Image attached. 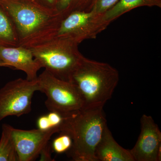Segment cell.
Returning a JSON list of instances; mask_svg holds the SVG:
<instances>
[{
  "mask_svg": "<svg viewBox=\"0 0 161 161\" xmlns=\"http://www.w3.org/2000/svg\"><path fill=\"white\" fill-rule=\"evenodd\" d=\"M14 25L19 46L31 48L56 36L61 20L56 10L37 0H0Z\"/></svg>",
  "mask_w": 161,
  "mask_h": 161,
  "instance_id": "cell-1",
  "label": "cell"
},
{
  "mask_svg": "<svg viewBox=\"0 0 161 161\" xmlns=\"http://www.w3.org/2000/svg\"><path fill=\"white\" fill-rule=\"evenodd\" d=\"M104 105L85 106L80 109L63 115L60 133L71 137L72 146L68 155L75 161H97L96 146L107 126Z\"/></svg>",
  "mask_w": 161,
  "mask_h": 161,
  "instance_id": "cell-2",
  "label": "cell"
},
{
  "mask_svg": "<svg viewBox=\"0 0 161 161\" xmlns=\"http://www.w3.org/2000/svg\"><path fill=\"white\" fill-rule=\"evenodd\" d=\"M119 78L118 70L109 64L84 56L70 82L78 89L85 106L104 105L112 98Z\"/></svg>",
  "mask_w": 161,
  "mask_h": 161,
  "instance_id": "cell-3",
  "label": "cell"
},
{
  "mask_svg": "<svg viewBox=\"0 0 161 161\" xmlns=\"http://www.w3.org/2000/svg\"><path fill=\"white\" fill-rule=\"evenodd\" d=\"M78 45L71 39L55 36L30 49L41 67L55 77L70 82L84 57Z\"/></svg>",
  "mask_w": 161,
  "mask_h": 161,
  "instance_id": "cell-4",
  "label": "cell"
},
{
  "mask_svg": "<svg viewBox=\"0 0 161 161\" xmlns=\"http://www.w3.org/2000/svg\"><path fill=\"white\" fill-rule=\"evenodd\" d=\"M40 92L46 95L45 105L50 112L64 115L82 108L84 101L75 85L61 80L44 70L38 76Z\"/></svg>",
  "mask_w": 161,
  "mask_h": 161,
  "instance_id": "cell-5",
  "label": "cell"
},
{
  "mask_svg": "<svg viewBox=\"0 0 161 161\" xmlns=\"http://www.w3.org/2000/svg\"><path fill=\"white\" fill-rule=\"evenodd\" d=\"M39 91L37 78H18L6 83L0 89V121L7 116L20 117L29 113L34 94Z\"/></svg>",
  "mask_w": 161,
  "mask_h": 161,
  "instance_id": "cell-6",
  "label": "cell"
},
{
  "mask_svg": "<svg viewBox=\"0 0 161 161\" xmlns=\"http://www.w3.org/2000/svg\"><path fill=\"white\" fill-rule=\"evenodd\" d=\"M103 14L93 10L72 12L61 20L56 36L71 39L78 44L95 39L111 23L105 20Z\"/></svg>",
  "mask_w": 161,
  "mask_h": 161,
  "instance_id": "cell-7",
  "label": "cell"
},
{
  "mask_svg": "<svg viewBox=\"0 0 161 161\" xmlns=\"http://www.w3.org/2000/svg\"><path fill=\"white\" fill-rule=\"evenodd\" d=\"M141 130L135 146L130 150L134 161L161 160V132L151 116L141 119Z\"/></svg>",
  "mask_w": 161,
  "mask_h": 161,
  "instance_id": "cell-8",
  "label": "cell"
},
{
  "mask_svg": "<svg viewBox=\"0 0 161 161\" xmlns=\"http://www.w3.org/2000/svg\"><path fill=\"white\" fill-rule=\"evenodd\" d=\"M60 132V128L47 131L36 129L23 130L13 128L12 135L19 161L34 160L54 133Z\"/></svg>",
  "mask_w": 161,
  "mask_h": 161,
  "instance_id": "cell-9",
  "label": "cell"
},
{
  "mask_svg": "<svg viewBox=\"0 0 161 161\" xmlns=\"http://www.w3.org/2000/svg\"><path fill=\"white\" fill-rule=\"evenodd\" d=\"M0 60L8 67L24 72L29 80L37 79L38 72L42 68L31 49L23 46L0 47Z\"/></svg>",
  "mask_w": 161,
  "mask_h": 161,
  "instance_id": "cell-10",
  "label": "cell"
},
{
  "mask_svg": "<svg viewBox=\"0 0 161 161\" xmlns=\"http://www.w3.org/2000/svg\"><path fill=\"white\" fill-rule=\"evenodd\" d=\"M95 155L97 161H134L130 150L117 143L108 126L95 148Z\"/></svg>",
  "mask_w": 161,
  "mask_h": 161,
  "instance_id": "cell-11",
  "label": "cell"
},
{
  "mask_svg": "<svg viewBox=\"0 0 161 161\" xmlns=\"http://www.w3.org/2000/svg\"><path fill=\"white\" fill-rule=\"evenodd\" d=\"M142 6L161 8V0H119L103 14L106 21L112 23L123 14Z\"/></svg>",
  "mask_w": 161,
  "mask_h": 161,
  "instance_id": "cell-12",
  "label": "cell"
},
{
  "mask_svg": "<svg viewBox=\"0 0 161 161\" xmlns=\"http://www.w3.org/2000/svg\"><path fill=\"white\" fill-rule=\"evenodd\" d=\"M19 46L14 25L7 13L0 5V47Z\"/></svg>",
  "mask_w": 161,
  "mask_h": 161,
  "instance_id": "cell-13",
  "label": "cell"
},
{
  "mask_svg": "<svg viewBox=\"0 0 161 161\" xmlns=\"http://www.w3.org/2000/svg\"><path fill=\"white\" fill-rule=\"evenodd\" d=\"M13 127L3 124L0 139V161H19L12 135Z\"/></svg>",
  "mask_w": 161,
  "mask_h": 161,
  "instance_id": "cell-14",
  "label": "cell"
},
{
  "mask_svg": "<svg viewBox=\"0 0 161 161\" xmlns=\"http://www.w3.org/2000/svg\"><path fill=\"white\" fill-rule=\"evenodd\" d=\"M97 1V0H57L56 9L64 19L72 12L91 11Z\"/></svg>",
  "mask_w": 161,
  "mask_h": 161,
  "instance_id": "cell-15",
  "label": "cell"
},
{
  "mask_svg": "<svg viewBox=\"0 0 161 161\" xmlns=\"http://www.w3.org/2000/svg\"><path fill=\"white\" fill-rule=\"evenodd\" d=\"M72 146L71 137L66 133H60V135L53 141L52 148L56 153H62L68 152Z\"/></svg>",
  "mask_w": 161,
  "mask_h": 161,
  "instance_id": "cell-16",
  "label": "cell"
},
{
  "mask_svg": "<svg viewBox=\"0 0 161 161\" xmlns=\"http://www.w3.org/2000/svg\"><path fill=\"white\" fill-rule=\"evenodd\" d=\"M119 1V0H97L92 10L97 13L104 14Z\"/></svg>",
  "mask_w": 161,
  "mask_h": 161,
  "instance_id": "cell-17",
  "label": "cell"
},
{
  "mask_svg": "<svg viewBox=\"0 0 161 161\" xmlns=\"http://www.w3.org/2000/svg\"><path fill=\"white\" fill-rule=\"evenodd\" d=\"M37 126L38 129L42 131H47L54 128L52 127L47 115H43L39 117L37 121Z\"/></svg>",
  "mask_w": 161,
  "mask_h": 161,
  "instance_id": "cell-18",
  "label": "cell"
},
{
  "mask_svg": "<svg viewBox=\"0 0 161 161\" xmlns=\"http://www.w3.org/2000/svg\"><path fill=\"white\" fill-rule=\"evenodd\" d=\"M40 155L41 156V161H52V158L51 155L50 149L48 144L43 148Z\"/></svg>",
  "mask_w": 161,
  "mask_h": 161,
  "instance_id": "cell-19",
  "label": "cell"
},
{
  "mask_svg": "<svg viewBox=\"0 0 161 161\" xmlns=\"http://www.w3.org/2000/svg\"><path fill=\"white\" fill-rule=\"evenodd\" d=\"M43 6H46L47 8L56 10V0H37Z\"/></svg>",
  "mask_w": 161,
  "mask_h": 161,
  "instance_id": "cell-20",
  "label": "cell"
},
{
  "mask_svg": "<svg viewBox=\"0 0 161 161\" xmlns=\"http://www.w3.org/2000/svg\"><path fill=\"white\" fill-rule=\"evenodd\" d=\"M0 67H7L6 64L4 63L3 61L0 60Z\"/></svg>",
  "mask_w": 161,
  "mask_h": 161,
  "instance_id": "cell-21",
  "label": "cell"
},
{
  "mask_svg": "<svg viewBox=\"0 0 161 161\" xmlns=\"http://www.w3.org/2000/svg\"><path fill=\"white\" fill-rule=\"evenodd\" d=\"M56 2H57V0H56Z\"/></svg>",
  "mask_w": 161,
  "mask_h": 161,
  "instance_id": "cell-22",
  "label": "cell"
}]
</instances>
